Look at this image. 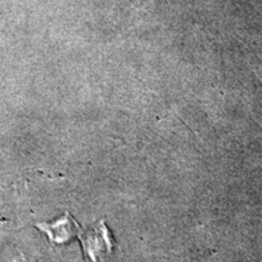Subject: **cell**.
<instances>
[{
	"instance_id": "3957f363",
	"label": "cell",
	"mask_w": 262,
	"mask_h": 262,
	"mask_svg": "<svg viewBox=\"0 0 262 262\" xmlns=\"http://www.w3.org/2000/svg\"><path fill=\"white\" fill-rule=\"evenodd\" d=\"M255 72H256V74L258 75V78H260V79L262 80V66H261V67H258Z\"/></svg>"
},
{
	"instance_id": "6da1fadb",
	"label": "cell",
	"mask_w": 262,
	"mask_h": 262,
	"mask_svg": "<svg viewBox=\"0 0 262 262\" xmlns=\"http://www.w3.org/2000/svg\"><path fill=\"white\" fill-rule=\"evenodd\" d=\"M37 227L48 233L51 242H56V243L67 242L73 235H79L80 232L79 225L73 220V217L70 216V214H66L64 217L60 219L54 224H41L37 225Z\"/></svg>"
},
{
	"instance_id": "7a4b0ae2",
	"label": "cell",
	"mask_w": 262,
	"mask_h": 262,
	"mask_svg": "<svg viewBox=\"0 0 262 262\" xmlns=\"http://www.w3.org/2000/svg\"><path fill=\"white\" fill-rule=\"evenodd\" d=\"M108 232L106 229L103 222H101V225L94 229V231L88 232L86 234L79 235L81 239V243H83L85 253L89 254L91 258H95L98 251L101 250L103 247L108 248L110 245V238H108Z\"/></svg>"
}]
</instances>
